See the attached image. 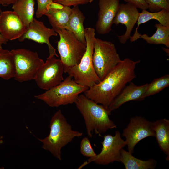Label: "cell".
<instances>
[{
    "label": "cell",
    "mask_w": 169,
    "mask_h": 169,
    "mask_svg": "<svg viewBox=\"0 0 169 169\" xmlns=\"http://www.w3.org/2000/svg\"><path fill=\"white\" fill-rule=\"evenodd\" d=\"M140 60L129 58L121 60L100 82L84 92L89 99L108 108L128 83L136 77L135 69Z\"/></svg>",
    "instance_id": "6da1fadb"
},
{
    "label": "cell",
    "mask_w": 169,
    "mask_h": 169,
    "mask_svg": "<svg viewBox=\"0 0 169 169\" xmlns=\"http://www.w3.org/2000/svg\"><path fill=\"white\" fill-rule=\"evenodd\" d=\"M84 120L88 136L92 137L93 132L101 136V134L116 126L109 117L110 112L108 108L99 105L80 94L75 103Z\"/></svg>",
    "instance_id": "7a4b0ae2"
},
{
    "label": "cell",
    "mask_w": 169,
    "mask_h": 169,
    "mask_svg": "<svg viewBox=\"0 0 169 169\" xmlns=\"http://www.w3.org/2000/svg\"><path fill=\"white\" fill-rule=\"evenodd\" d=\"M49 127V135L44 139L38 140L42 143V147L44 150L49 151L61 161V149L74 138L82 136L83 133L72 129L60 110L56 112L52 117Z\"/></svg>",
    "instance_id": "3957f363"
},
{
    "label": "cell",
    "mask_w": 169,
    "mask_h": 169,
    "mask_svg": "<svg viewBox=\"0 0 169 169\" xmlns=\"http://www.w3.org/2000/svg\"><path fill=\"white\" fill-rule=\"evenodd\" d=\"M86 50L79 64L68 69L65 73L72 77L78 84L90 88L101 81L95 70L93 55L95 39V30L89 27L85 28Z\"/></svg>",
    "instance_id": "277c9868"
},
{
    "label": "cell",
    "mask_w": 169,
    "mask_h": 169,
    "mask_svg": "<svg viewBox=\"0 0 169 169\" xmlns=\"http://www.w3.org/2000/svg\"><path fill=\"white\" fill-rule=\"evenodd\" d=\"M89 88L78 84L69 75L59 84L34 97L51 107H58L75 103L79 95Z\"/></svg>",
    "instance_id": "5b68a950"
},
{
    "label": "cell",
    "mask_w": 169,
    "mask_h": 169,
    "mask_svg": "<svg viewBox=\"0 0 169 169\" xmlns=\"http://www.w3.org/2000/svg\"><path fill=\"white\" fill-rule=\"evenodd\" d=\"M60 37L57 49L64 72L71 67L78 65L86 50V46L71 32L66 29L55 31Z\"/></svg>",
    "instance_id": "8992f818"
},
{
    "label": "cell",
    "mask_w": 169,
    "mask_h": 169,
    "mask_svg": "<svg viewBox=\"0 0 169 169\" xmlns=\"http://www.w3.org/2000/svg\"><path fill=\"white\" fill-rule=\"evenodd\" d=\"M121 60L113 43L95 38L93 62L95 72L101 81Z\"/></svg>",
    "instance_id": "52a82bcc"
},
{
    "label": "cell",
    "mask_w": 169,
    "mask_h": 169,
    "mask_svg": "<svg viewBox=\"0 0 169 169\" xmlns=\"http://www.w3.org/2000/svg\"><path fill=\"white\" fill-rule=\"evenodd\" d=\"M10 52L14 62L15 79L21 82L34 79L44 63L37 53L23 48L13 49Z\"/></svg>",
    "instance_id": "ba28073f"
},
{
    "label": "cell",
    "mask_w": 169,
    "mask_h": 169,
    "mask_svg": "<svg viewBox=\"0 0 169 169\" xmlns=\"http://www.w3.org/2000/svg\"><path fill=\"white\" fill-rule=\"evenodd\" d=\"M101 143L102 147L101 152L95 156L89 158L78 169L81 168L92 162L102 165L114 161L120 162L121 150L126 146V144L122 138L119 131H116L113 136L110 135L104 136Z\"/></svg>",
    "instance_id": "9c48e42d"
},
{
    "label": "cell",
    "mask_w": 169,
    "mask_h": 169,
    "mask_svg": "<svg viewBox=\"0 0 169 169\" xmlns=\"http://www.w3.org/2000/svg\"><path fill=\"white\" fill-rule=\"evenodd\" d=\"M64 68L60 59L49 56L39 69L35 80L38 86L48 90L60 84L63 80Z\"/></svg>",
    "instance_id": "30bf717a"
},
{
    "label": "cell",
    "mask_w": 169,
    "mask_h": 169,
    "mask_svg": "<svg viewBox=\"0 0 169 169\" xmlns=\"http://www.w3.org/2000/svg\"><path fill=\"white\" fill-rule=\"evenodd\" d=\"M122 135L125 138L128 151L133 153L136 145L143 139L154 136L153 122L141 116L131 117Z\"/></svg>",
    "instance_id": "8fae6325"
},
{
    "label": "cell",
    "mask_w": 169,
    "mask_h": 169,
    "mask_svg": "<svg viewBox=\"0 0 169 169\" xmlns=\"http://www.w3.org/2000/svg\"><path fill=\"white\" fill-rule=\"evenodd\" d=\"M57 35L58 33L53 29L47 28L42 22L34 18L33 21L26 28L25 33L18 40L20 42H22L25 39H29L40 44L45 43L48 47L49 56H55L58 57L56 49L51 44L49 41L51 37L56 36Z\"/></svg>",
    "instance_id": "7c38bea8"
},
{
    "label": "cell",
    "mask_w": 169,
    "mask_h": 169,
    "mask_svg": "<svg viewBox=\"0 0 169 169\" xmlns=\"http://www.w3.org/2000/svg\"><path fill=\"white\" fill-rule=\"evenodd\" d=\"M139 13L137 8L132 4L126 3L120 4L113 23L116 25L121 24L126 27L125 33L118 36V39L121 43L125 44L131 37V31L137 23Z\"/></svg>",
    "instance_id": "4fadbf2b"
},
{
    "label": "cell",
    "mask_w": 169,
    "mask_h": 169,
    "mask_svg": "<svg viewBox=\"0 0 169 169\" xmlns=\"http://www.w3.org/2000/svg\"><path fill=\"white\" fill-rule=\"evenodd\" d=\"M26 30V27L13 11L0 13V33L5 39L8 40L18 39Z\"/></svg>",
    "instance_id": "5bb4252c"
},
{
    "label": "cell",
    "mask_w": 169,
    "mask_h": 169,
    "mask_svg": "<svg viewBox=\"0 0 169 169\" xmlns=\"http://www.w3.org/2000/svg\"><path fill=\"white\" fill-rule=\"evenodd\" d=\"M119 0H99V10L95 29L98 33L104 35L112 30L113 19L118 9Z\"/></svg>",
    "instance_id": "9a60e30c"
},
{
    "label": "cell",
    "mask_w": 169,
    "mask_h": 169,
    "mask_svg": "<svg viewBox=\"0 0 169 169\" xmlns=\"http://www.w3.org/2000/svg\"><path fill=\"white\" fill-rule=\"evenodd\" d=\"M149 84L137 86L132 82L122 90L108 107L110 112L119 108L124 104L131 101H141L143 100L144 94Z\"/></svg>",
    "instance_id": "2e32d148"
},
{
    "label": "cell",
    "mask_w": 169,
    "mask_h": 169,
    "mask_svg": "<svg viewBox=\"0 0 169 169\" xmlns=\"http://www.w3.org/2000/svg\"><path fill=\"white\" fill-rule=\"evenodd\" d=\"M85 17L78 6L71 8V13L65 29L72 33L77 38L86 46L83 25Z\"/></svg>",
    "instance_id": "e0dca14e"
},
{
    "label": "cell",
    "mask_w": 169,
    "mask_h": 169,
    "mask_svg": "<svg viewBox=\"0 0 169 169\" xmlns=\"http://www.w3.org/2000/svg\"><path fill=\"white\" fill-rule=\"evenodd\" d=\"M155 19L157 20L162 25L169 26V11L164 9L155 12H149L146 10H142L139 15L137 22V27L133 35L130 38L131 42H134L140 38L141 34L138 30L139 26L149 21Z\"/></svg>",
    "instance_id": "ac0fdd59"
},
{
    "label": "cell",
    "mask_w": 169,
    "mask_h": 169,
    "mask_svg": "<svg viewBox=\"0 0 169 169\" xmlns=\"http://www.w3.org/2000/svg\"><path fill=\"white\" fill-rule=\"evenodd\" d=\"M70 7L63 6L57 8H49L44 15L54 31L65 29L71 13Z\"/></svg>",
    "instance_id": "d6986e66"
},
{
    "label": "cell",
    "mask_w": 169,
    "mask_h": 169,
    "mask_svg": "<svg viewBox=\"0 0 169 169\" xmlns=\"http://www.w3.org/2000/svg\"><path fill=\"white\" fill-rule=\"evenodd\" d=\"M155 136L159 147L169 160V120L164 118L153 122Z\"/></svg>",
    "instance_id": "ffe728a7"
},
{
    "label": "cell",
    "mask_w": 169,
    "mask_h": 169,
    "mask_svg": "<svg viewBox=\"0 0 169 169\" xmlns=\"http://www.w3.org/2000/svg\"><path fill=\"white\" fill-rule=\"evenodd\" d=\"M120 162L123 164L126 169H153L157 164L154 159L143 160L137 158L132 153L123 149L120 151Z\"/></svg>",
    "instance_id": "44dd1931"
},
{
    "label": "cell",
    "mask_w": 169,
    "mask_h": 169,
    "mask_svg": "<svg viewBox=\"0 0 169 169\" xmlns=\"http://www.w3.org/2000/svg\"><path fill=\"white\" fill-rule=\"evenodd\" d=\"M35 1L18 0L13 4L12 9L27 27L33 21L34 14Z\"/></svg>",
    "instance_id": "7402d4cb"
},
{
    "label": "cell",
    "mask_w": 169,
    "mask_h": 169,
    "mask_svg": "<svg viewBox=\"0 0 169 169\" xmlns=\"http://www.w3.org/2000/svg\"><path fill=\"white\" fill-rule=\"evenodd\" d=\"M14 62L13 55L8 50H0V78L8 80L14 78Z\"/></svg>",
    "instance_id": "603a6c76"
},
{
    "label": "cell",
    "mask_w": 169,
    "mask_h": 169,
    "mask_svg": "<svg viewBox=\"0 0 169 169\" xmlns=\"http://www.w3.org/2000/svg\"><path fill=\"white\" fill-rule=\"evenodd\" d=\"M155 26L156 30L152 36H149L146 34H141L140 38H142L150 44H162L169 48V26L163 25L160 23L155 24Z\"/></svg>",
    "instance_id": "cb8c5ba5"
},
{
    "label": "cell",
    "mask_w": 169,
    "mask_h": 169,
    "mask_svg": "<svg viewBox=\"0 0 169 169\" xmlns=\"http://www.w3.org/2000/svg\"><path fill=\"white\" fill-rule=\"evenodd\" d=\"M169 85V75L166 74L154 79L149 84L144 97L159 93Z\"/></svg>",
    "instance_id": "d4e9b609"
},
{
    "label": "cell",
    "mask_w": 169,
    "mask_h": 169,
    "mask_svg": "<svg viewBox=\"0 0 169 169\" xmlns=\"http://www.w3.org/2000/svg\"><path fill=\"white\" fill-rule=\"evenodd\" d=\"M148 9L152 12L159 11L162 9L169 11V2L167 0H144Z\"/></svg>",
    "instance_id": "484cf974"
},
{
    "label": "cell",
    "mask_w": 169,
    "mask_h": 169,
    "mask_svg": "<svg viewBox=\"0 0 169 169\" xmlns=\"http://www.w3.org/2000/svg\"><path fill=\"white\" fill-rule=\"evenodd\" d=\"M80 152L82 154L86 157L90 158L96 155L87 137H84L82 140L80 145Z\"/></svg>",
    "instance_id": "4316f807"
},
{
    "label": "cell",
    "mask_w": 169,
    "mask_h": 169,
    "mask_svg": "<svg viewBox=\"0 0 169 169\" xmlns=\"http://www.w3.org/2000/svg\"><path fill=\"white\" fill-rule=\"evenodd\" d=\"M36 0L38 3V8L36 12L37 18L44 15L48 9L50 4L53 2V0Z\"/></svg>",
    "instance_id": "83f0119b"
},
{
    "label": "cell",
    "mask_w": 169,
    "mask_h": 169,
    "mask_svg": "<svg viewBox=\"0 0 169 169\" xmlns=\"http://www.w3.org/2000/svg\"><path fill=\"white\" fill-rule=\"evenodd\" d=\"M53 2L60 4L64 6H75L88 3V0H53Z\"/></svg>",
    "instance_id": "f1b7e54d"
},
{
    "label": "cell",
    "mask_w": 169,
    "mask_h": 169,
    "mask_svg": "<svg viewBox=\"0 0 169 169\" xmlns=\"http://www.w3.org/2000/svg\"><path fill=\"white\" fill-rule=\"evenodd\" d=\"M125 1L132 4L137 8L141 10H146L148 9V6L144 0H124Z\"/></svg>",
    "instance_id": "f546056e"
},
{
    "label": "cell",
    "mask_w": 169,
    "mask_h": 169,
    "mask_svg": "<svg viewBox=\"0 0 169 169\" xmlns=\"http://www.w3.org/2000/svg\"><path fill=\"white\" fill-rule=\"evenodd\" d=\"M18 0H0V5L3 6H7L11 4H13Z\"/></svg>",
    "instance_id": "4dcf8cb0"
},
{
    "label": "cell",
    "mask_w": 169,
    "mask_h": 169,
    "mask_svg": "<svg viewBox=\"0 0 169 169\" xmlns=\"http://www.w3.org/2000/svg\"><path fill=\"white\" fill-rule=\"evenodd\" d=\"M2 10L0 8V13L2 12ZM8 40L3 37L0 33V44H6Z\"/></svg>",
    "instance_id": "1f68e13d"
},
{
    "label": "cell",
    "mask_w": 169,
    "mask_h": 169,
    "mask_svg": "<svg viewBox=\"0 0 169 169\" xmlns=\"http://www.w3.org/2000/svg\"><path fill=\"white\" fill-rule=\"evenodd\" d=\"M163 49L167 53L169 54V49L165 48H163Z\"/></svg>",
    "instance_id": "d6a6232c"
},
{
    "label": "cell",
    "mask_w": 169,
    "mask_h": 169,
    "mask_svg": "<svg viewBox=\"0 0 169 169\" xmlns=\"http://www.w3.org/2000/svg\"><path fill=\"white\" fill-rule=\"evenodd\" d=\"M88 2H89V3H91L92 2H93L94 0H88Z\"/></svg>",
    "instance_id": "836d02e7"
},
{
    "label": "cell",
    "mask_w": 169,
    "mask_h": 169,
    "mask_svg": "<svg viewBox=\"0 0 169 169\" xmlns=\"http://www.w3.org/2000/svg\"><path fill=\"white\" fill-rule=\"evenodd\" d=\"M2 44H0V50L2 49Z\"/></svg>",
    "instance_id": "e575fe53"
}]
</instances>
